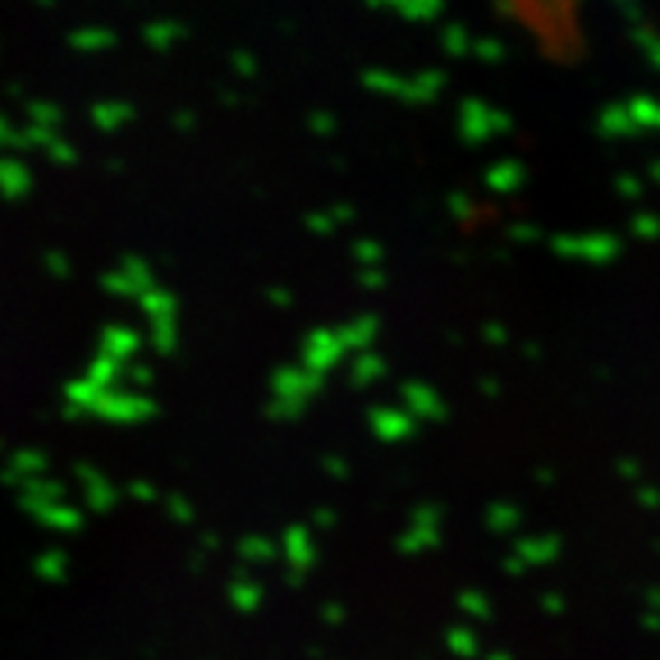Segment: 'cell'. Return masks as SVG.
Masks as SVG:
<instances>
[{
    "label": "cell",
    "instance_id": "cell-1",
    "mask_svg": "<svg viewBox=\"0 0 660 660\" xmlns=\"http://www.w3.org/2000/svg\"><path fill=\"white\" fill-rule=\"evenodd\" d=\"M321 376L312 371H300V367H281L272 376V391L275 400L270 404V416L272 419H297L306 404L318 395L321 389Z\"/></svg>",
    "mask_w": 660,
    "mask_h": 660
},
{
    "label": "cell",
    "instance_id": "cell-2",
    "mask_svg": "<svg viewBox=\"0 0 660 660\" xmlns=\"http://www.w3.org/2000/svg\"><path fill=\"white\" fill-rule=\"evenodd\" d=\"M364 86H371L380 96H391L398 101H407V105H416V101H431V96H435L437 70H428V74L413 77V80H404V77L389 74V70H364Z\"/></svg>",
    "mask_w": 660,
    "mask_h": 660
},
{
    "label": "cell",
    "instance_id": "cell-3",
    "mask_svg": "<svg viewBox=\"0 0 660 660\" xmlns=\"http://www.w3.org/2000/svg\"><path fill=\"white\" fill-rule=\"evenodd\" d=\"M156 413V404L141 391H101L98 404L92 407V416L107 422H144Z\"/></svg>",
    "mask_w": 660,
    "mask_h": 660
},
{
    "label": "cell",
    "instance_id": "cell-4",
    "mask_svg": "<svg viewBox=\"0 0 660 660\" xmlns=\"http://www.w3.org/2000/svg\"><path fill=\"white\" fill-rule=\"evenodd\" d=\"M345 345L340 340V330H312L303 343V364L306 371L325 376L327 371H334L345 355Z\"/></svg>",
    "mask_w": 660,
    "mask_h": 660
},
{
    "label": "cell",
    "instance_id": "cell-5",
    "mask_svg": "<svg viewBox=\"0 0 660 660\" xmlns=\"http://www.w3.org/2000/svg\"><path fill=\"white\" fill-rule=\"evenodd\" d=\"M371 431L385 444H400L416 435V416L407 410H391V407H373L367 413Z\"/></svg>",
    "mask_w": 660,
    "mask_h": 660
},
{
    "label": "cell",
    "instance_id": "cell-6",
    "mask_svg": "<svg viewBox=\"0 0 660 660\" xmlns=\"http://www.w3.org/2000/svg\"><path fill=\"white\" fill-rule=\"evenodd\" d=\"M74 474H77V481H80L83 492H86V501H89L92 510L107 514V510L114 508L116 501H120V490H116V486L110 483L105 474H98L96 468L86 465V462H80V465L74 468Z\"/></svg>",
    "mask_w": 660,
    "mask_h": 660
},
{
    "label": "cell",
    "instance_id": "cell-7",
    "mask_svg": "<svg viewBox=\"0 0 660 660\" xmlns=\"http://www.w3.org/2000/svg\"><path fill=\"white\" fill-rule=\"evenodd\" d=\"M285 556L290 563V569H294V575L290 581H300L306 569H312V563L318 560V547H316V538H312V532L306 529V526H290L285 532Z\"/></svg>",
    "mask_w": 660,
    "mask_h": 660
},
{
    "label": "cell",
    "instance_id": "cell-8",
    "mask_svg": "<svg viewBox=\"0 0 660 660\" xmlns=\"http://www.w3.org/2000/svg\"><path fill=\"white\" fill-rule=\"evenodd\" d=\"M46 465H50L46 453H41V450H19V453H13L10 462H6L4 481L22 490L28 481H37V477L46 471Z\"/></svg>",
    "mask_w": 660,
    "mask_h": 660
},
{
    "label": "cell",
    "instance_id": "cell-9",
    "mask_svg": "<svg viewBox=\"0 0 660 660\" xmlns=\"http://www.w3.org/2000/svg\"><path fill=\"white\" fill-rule=\"evenodd\" d=\"M22 508H25L34 520H41L43 526H50L55 532H74V529H80V523H83L80 510L59 505V501H52V505H22Z\"/></svg>",
    "mask_w": 660,
    "mask_h": 660
},
{
    "label": "cell",
    "instance_id": "cell-10",
    "mask_svg": "<svg viewBox=\"0 0 660 660\" xmlns=\"http://www.w3.org/2000/svg\"><path fill=\"white\" fill-rule=\"evenodd\" d=\"M400 398H404V404H407V413H413V416H422V419H440V416H444V404H437L435 391H431L428 385L404 382L400 385Z\"/></svg>",
    "mask_w": 660,
    "mask_h": 660
},
{
    "label": "cell",
    "instance_id": "cell-11",
    "mask_svg": "<svg viewBox=\"0 0 660 660\" xmlns=\"http://www.w3.org/2000/svg\"><path fill=\"white\" fill-rule=\"evenodd\" d=\"M141 349V336L135 334L132 327H123V325H110L101 330V352L116 361H125L132 358L135 352Z\"/></svg>",
    "mask_w": 660,
    "mask_h": 660
},
{
    "label": "cell",
    "instance_id": "cell-12",
    "mask_svg": "<svg viewBox=\"0 0 660 660\" xmlns=\"http://www.w3.org/2000/svg\"><path fill=\"white\" fill-rule=\"evenodd\" d=\"M89 116H92V125H96V129L116 132L135 120V107H132L129 101H98V105L89 110Z\"/></svg>",
    "mask_w": 660,
    "mask_h": 660
},
{
    "label": "cell",
    "instance_id": "cell-13",
    "mask_svg": "<svg viewBox=\"0 0 660 660\" xmlns=\"http://www.w3.org/2000/svg\"><path fill=\"white\" fill-rule=\"evenodd\" d=\"M31 193V171L19 160L0 156V196L4 199H22Z\"/></svg>",
    "mask_w": 660,
    "mask_h": 660
},
{
    "label": "cell",
    "instance_id": "cell-14",
    "mask_svg": "<svg viewBox=\"0 0 660 660\" xmlns=\"http://www.w3.org/2000/svg\"><path fill=\"white\" fill-rule=\"evenodd\" d=\"M68 43L74 46L77 52H107L116 46V34L105 25H89L80 28L74 34H68Z\"/></svg>",
    "mask_w": 660,
    "mask_h": 660
},
{
    "label": "cell",
    "instance_id": "cell-15",
    "mask_svg": "<svg viewBox=\"0 0 660 660\" xmlns=\"http://www.w3.org/2000/svg\"><path fill=\"white\" fill-rule=\"evenodd\" d=\"M336 330H340V340L345 349H367L373 343L376 330H380V321H376V316H361Z\"/></svg>",
    "mask_w": 660,
    "mask_h": 660
},
{
    "label": "cell",
    "instance_id": "cell-16",
    "mask_svg": "<svg viewBox=\"0 0 660 660\" xmlns=\"http://www.w3.org/2000/svg\"><path fill=\"white\" fill-rule=\"evenodd\" d=\"M385 371H389V367H385V358L373 355V352H364V355L355 358L349 376H352V385H355V389H364V385H373L376 380H382Z\"/></svg>",
    "mask_w": 660,
    "mask_h": 660
},
{
    "label": "cell",
    "instance_id": "cell-17",
    "mask_svg": "<svg viewBox=\"0 0 660 660\" xmlns=\"http://www.w3.org/2000/svg\"><path fill=\"white\" fill-rule=\"evenodd\" d=\"M184 34H187V28L180 25V22H153V25L144 28V41L151 43L156 52L171 50Z\"/></svg>",
    "mask_w": 660,
    "mask_h": 660
},
{
    "label": "cell",
    "instance_id": "cell-18",
    "mask_svg": "<svg viewBox=\"0 0 660 660\" xmlns=\"http://www.w3.org/2000/svg\"><path fill=\"white\" fill-rule=\"evenodd\" d=\"M28 120L31 125H41V129H59L65 114L61 107H55L52 101H28Z\"/></svg>",
    "mask_w": 660,
    "mask_h": 660
},
{
    "label": "cell",
    "instance_id": "cell-19",
    "mask_svg": "<svg viewBox=\"0 0 660 660\" xmlns=\"http://www.w3.org/2000/svg\"><path fill=\"white\" fill-rule=\"evenodd\" d=\"M34 569H37V575L46 581H61L68 572V554H61V550H46V554L37 556Z\"/></svg>",
    "mask_w": 660,
    "mask_h": 660
},
{
    "label": "cell",
    "instance_id": "cell-20",
    "mask_svg": "<svg viewBox=\"0 0 660 660\" xmlns=\"http://www.w3.org/2000/svg\"><path fill=\"white\" fill-rule=\"evenodd\" d=\"M239 554L245 556V563H270V560L279 556V550L270 545V538L251 536V538H245L239 545Z\"/></svg>",
    "mask_w": 660,
    "mask_h": 660
},
{
    "label": "cell",
    "instance_id": "cell-21",
    "mask_svg": "<svg viewBox=\"0 0 660 660\" xmlns=\"http://www.w3.org/2000/svg\"><path fill=\"white\" fill-rule=\"evenodd\" d=\"M391 10L407 22H426V19H435L444 6H437V4H395Z\"/></svg>",
    "mask_w": 660,
    "mask_h": 660
},
{
    "label": "cell",
    "instance_id": "cell-22",
    "mask_svg": "<svg viewBox=\"0 0 660 660\" xmlns=\"http://www.w3.org/2000/svg\"><path fill=\"white\" fill-rule=\"evenodd\" d=\"M165 510H169V517L175 523H193L196 520V510H193V505L190 501L184 499V495H178V492H171L169 499H165Z\"/></svg>",
    "mask_w": 660,
    "mask_h": 660
},
{
    "label": "cell",
    "instance_id": "cell-23",
    "mask_svg": "<svg viewBox=\"0 0 660 660\" xmlns=\"http://www.w3.org/2000/svg\"><path fill=\"white\" fill-rule=\"evenodd\" d=\"M101 288H105L107 294H114V297H138V288L132 285L129 279H125L123 270L107 272L105 279H101Z\"/></svg>",
    "mask_w": 660,
    "mask_h": 660
},
{
    "label": "cell",
    "instance_id": "cell-24",
    "mask_svg": "<svg viewBox=\"0 0 660 660\" xmlns=\"http://www.w3.org/2000/svg\"><path fill=\"white\" fill-rule=\"evenodd\" d=\"M230 596H233L235 602H239V596H242V600H245V609H254V605L263 600V591L254 584V581H235Z\"/></svg>",
    "mask_w": 660,
    "mask_h": 660
},
{
    "label": "cell",
    "instance_id": "cell-25",
    "mask_svg": "<svg viewBox=\"0 0 660 660\" xmlns=\"http://www.w3.org/2000/svg\"><path fill=\"white\" fill-rule=\"evenodd\" d=\"M43 153H46V156H52V160L59 162V165H70V162H77V151L68 144L65 138H59V135H55V138L50 141V147H46Z\"/></svg>",
    "mask_w": 660,
    "mask_h": 660
},
{
    "label": "cell",
    "instance_id": "cell-26",
    "mask_svg": "<svg viewBox=\"0 0 660 660\" xmlns=\"http://www.w3.org/2000/svg\"><path fill=\"white\" fill-rule=\"evenodd\" d=\"M355 257L364 263V270H373V266H380V261H382V245H376V242H358Z\"/></svg>",
    "mask_w": 660,
    "mask_h": 660
},
{
    "label": "cell",
    "instance_id": "cell-27",
    "mask_svg": "<svg viewBox=\"0 0 660 660\" xmlns=\"http://www.w3.org/2000/svg\"><path fill=\"white\" fill-rule=\"evenodd\" d=\"M43 263H46V270L55 275V279H68V275L74 272V270H70V261L61 254V251H50V254L43 257Z\"/></svg>",
    "mask_w": 660,
    "mask_h": 660
},
{
    "label": "cell",
    "instance_id": "cell-28",
    "mask_svg": "<svg viewBox=\"0 0 660 660\" xmlns=\"http://www.w3.org/2000/svg\"><path fill=\"white\" fill-rule=\"evenodd\" d=\"M233 68L239 70V77H254L257 74V59L248 50H235L233 55Z\"/></svg>",
    "mask_w": 660,
    "mask_h": 660
},
{
    "label": "cell",
    "instance_id": "cell-29",
    "mask_svg": "<svg viewBox=\"0 0 660 660\" xmlns=\"http://www.w3.org/2000/svg\"><path fill=\"white\" fill-rule=\"evenodd\" d=\"M309 125H312V132H318V135H330V132H336V116L321 110V114L309 116Z\"/></svg>",
    "mask_w": 660,
    "mask_h": 660
},
{
    "label": "cell",
    "instance_id": "cell-30",
    "mask_svg": "<svg viewBox=\"0 0 660 660\" xmlns=\"http://www.w3.org/2000/svg\"><path fill=\"white\" fill-rule=\"evenodd\" d=\"M0 147H15V151H22L25 147V141H22V132H13L6 120L0 116Z\"/></svg>",
    "mask_w": 660,
    "mask_h": 660
},
{
    "label": "cell",
    "instance_id": "cell-31",
    "mask_svg": "<svg viewBox=\"0 0 660 660\" xmlns=\"http://www.w3.org/2000/svg\"><path fill=\"white\" fill-rule=\"evenodd\" d=\"M336 226H340V224H336L330 211H327V215H309V230H316V233H325V235H327V233H334Z\"/></svg>",
    "mask_w": 660,
    "mask_h": 660
},
{
    "label": "cell",
    "instance_id": "cell-32",
    "mask_svg": "<svg viewBox=\"0 0 660 660\" xmlns=\"http://www.w3.org/2000/svg\"><path fill=\"white\" fill-rule=\"evenodd\" d=\"M129 495L138 501H153L156 499V486L153 483H144V481H135L129 486Z\"/></svg>",
    "mask_w": 660,
    "mask_h": 660
},
{
    "label": "cell",
    "instance_id": "cell-33",
    "mask_svg": "<svg viewBox=\"0 0 660 660\" xmlns=\"http://www.w3.org/2000/svg\"><path fill=\"white\" fill-rule=\"evenodd\" d=\"M325 471H327V474H334V477H345V474H349V462L340 459V455H327Z\"/></svg>",
    "mask_w": 660,
    "mask_h": 660
},
{
    "label": "cell",
    "instance_id": "cell-34",
    "mask_svg": "<svg viewBox=\"0 0 660 660\" xmlns=\"http://www.w3.org/2000/svg\"><path fill=\"white\" fill-rule=\"evenodd\" d=\"M361 285H367V288H382L385 285V272L380 270V266H373V270H364L361 272Z\"/></svg>",
    "mask_w": 660,
    "mask_h": 660
},
{
    "label": "cell",
    "instance_id": "cell-35",
    "mask_svg": "<svg viewBox=\"0 0 660 660\" xmlns=\"http://www.w3.org/2000/svg\"><path fill=\"white\" fill-rule=\"evenodd\" d=\"M125 376H129L132 382H138V385H147L153 380L151 376V371H147V367H141V364H132V367H125Z\"/></svg>",
    "mask_w": 660,
    "mask_h": 660
},
{
    "label": "cell",
    "instance_id": "cell-36",
    "mask_svg": "<svg viewBox=\"0 0 660 660\" xmlns=\"http://www.w3.org/2000/svg\"><path fill=\"white\" fill-rule=\"evenodd\" d=\"M266 297H270L272 303H279V306H290V303H294V294H288L285 288H272V290H266Z\"/></svg>",
    "mask_w": 660,
    "mask_h": 660
},
{
    "label": "cell",
    "instance_id": "cell-37",
    "mask_svg": "<svg viewBox=\"0 0 660 660\" xmlns=\"http://www.w3.org/2000/svg\"><path fill=\"white\" fill-rule=\"evenodd\" d=\"M193 125H196V114H190V110H180L175 116V129L187 132V129H193Z\"/></svg>",
    "mask_w": 660,
    "mask_h": 660
},
{
    "label": "cell",
    "instance_id": "cell-38",
    "mask_svg": "<svg viewBox=\"0 0 660 660\" xmlns=\"http://www.w3.org/2000/svg\"><path fill=\"white\" fill-rule=\"evenodd\" d=\"M312 523H316V526H325V529H327V526H334V523H336V517L330 514L327 508H321V510H312Z\"/></svg>",
    "mask_w": 660,
    "mask_h": 660
}]
</instances>
